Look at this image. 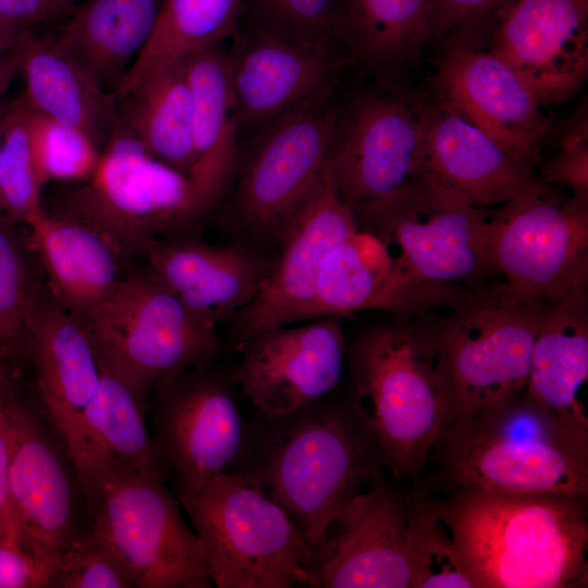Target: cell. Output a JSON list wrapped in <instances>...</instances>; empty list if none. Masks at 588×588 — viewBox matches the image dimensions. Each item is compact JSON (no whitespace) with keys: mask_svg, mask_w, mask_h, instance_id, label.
I'll return each instance as SVG.
<instances>
[{"mask_svg":"<svg viewBox=\"0 0 588 588\" xmlns=\"http://www.w3.org/2000/svg\"><path fill=\"white\" fill-rule=\"evenodd\" d=\"M21 40L0 54V105L4 102L3 97L7 90L20 74Z\"/></svg>","mask_w":588,"mask_h":588,"instance_id":"bcb514c9","label":"cell"},{"mask_svg":"<svg viewBox=\"0 0 588 588\" xmlns=\"http://www.w3.org/2000/svg\"><path fill=\"white\" fill-rule=\"evenodd\" d=\"M480 44L515 70L540 107L566 102L588 77V0H507Z\"/></svg>","mask_w":588,"mask_h":588,"instance_id":"ac0fdd59","label":"cell"},{"mask_svg":"<svg viewBox=\"0 0 588 588\" xmlns=\"http://www.w3.org/2000/svg\"><path fill=\"white\" fill-rule=\"evenodd\" d=\"M22 98L38 114L86 133L103 150L118 121L114 94L53 38L25 34L21 42Z\"/></svg>","mask_w":588,"mask_h":588,"instance_id":"f1b7e54d","label":"cell"},{"mask_svg":"<svg viewBox=\"0 0 588 588\" xmlns=\"http://www.w3.org/2000/svg\"><path fill=\"white\" fill-rule=\"evenodd\" d=\"M134 583L110 544L89 524L54 567L48 588H132Z\"/></svg>","mask_w":588,"mask_h":588,"instance_id":"ab89813d","label":"cell"},{"mask_svg":"<svg viewBox=\"0 0 588 588\" xmlns=\"http://www.w3.org/2000/svg\"><path fill=\"white\" fill-rule=\"evenodd\" d=\"M471 289L425 282L409 275L380 240L357 230L324 257L313 320L363 310L407 317L455 306Z\"/></svg>","mask_w":588,"mask_h":588,"instance_id":"603a6c76","label":"cell"},{"mask_svg":"<svg viewBox=\"0 0 588 588\" xmlns=\"http://www.w3.org/2000/svg\"><path fill=\"white\" fill-rule=\"evenodd\" d=\"M339 102L338 90L323 94L249 136L230 189L231 226L279 245L323 176Z\"/></svg>","mask_w":588,"mask_h":588,"instance_id":"9c48e42d","label":"cell"},{"mask_svg":"<svg viewBox=\"0 0 588 588\" xmlns=\"http://www.w3.org/2000/svg\"><path fill=\"white\" fill-rule=\"evenodd\" d=\"M66 4H69L71 8H74V0H63Z\"/></svg>","mask_w":588,"mask_h":588,"instance_id":"f907efd6","label":"cell"},{"mask_svg":"<svg viewBox=\"0 0 588 588\" xmlns=\"http://www.w3.org/2000/svg\"><path fill=\"white\" fill-rule=\"evenodd\" d=\"M434 478L454 490L588 497V428L523 392L445 427Z\"/></svg>","mask_w":588,"mask_h":588,"instance_id":"3957f363","label":"cell"},{"mask_svg":"<svg viewBox=\"0 0 588 588\" xmlns=\"http://www.w3.org/2000/svg\"><path fill=\"white\" fill-rule=\"evenodd\" d=\"M0 434L19 546L53 569L88 524L76 467L40 409L0 376Z\"/></svg>","mask_w":588,"mask_h":588,"instance_id":"30bf717a","label":"cell"},{"mask_svg":"<svg viewBox=\"0 0 588 588\" xmlns=\"http://www.w3.org/2000/svg\"><path fill=\"white\" fill-rule=\"evenodd\" d=\"M431 85L516 160L534 169L554 127L522 77L480 42L454 34Z\"/></svg>","mask_w":588,"mask_h":588,"instance_id":"e0dca14e","label":"cell"},{"mask_svg":"<svg viewBox=\"0 0 588 588\" xmlns=\"http://www.w3.org/2000/svg\"><path fill=\"white\" fill-rule=\"evenodd\" d=\"M588 379V291L550 304L535 339L527 394L549 412L588 428L579 392Z\"/></svg>","mask_w":588,"mask_h":588,"instance_id":"4dcf8cb0","label":"cell"},{"mask_svg":"<svg viewBox=\"0 0 588 588\" xmlns=\"http://www.w3.org/2000/svg\"><path fill=\"white\" fill-rule=\"evenodd\" d=\"M244 7L245 0H161L151 34L115 97L149 73L233 39L240 32Z\"/></svg>","mask_w":588,"mask_h":588,"instance_id":"836d02e7","label":"cell"},{"mask_svg":"<svg viewBox=\"0 0 588 588\" xmlns=\"http://www.w3.org/2000/svg\"><path fill=\"white\" fill-rule=\"evenodd\" d=\"M166 481L133 469L107 473L87 503L89 524L136 588H210L203 543Z\"/></svg>","mask_w":588,"mask_h":588,"instance_id":"7c38bea8","label":"cell"},{"mask_svg":"<svg viewBox=\"0 0 588 588\" xmlns=\"http://www.w3.org/2000/svg\"><path fill=\"white\" fill-rule=\"evenodd\" d=\"M99 363V387L83 416L71 456L86 505L101 478L113 469H133L168 480L148 428L147 399L119 373Z\"/></svg>","mask_w":588,"mask_h":588,"instance_id":"484cf974","label":"cell"},{"mask_svg":"<svg viewBox=\"0 0 588 588\" xmlns=\"http://www.w3.org/2000/svg\"><path fill=\"white\" fill-rule=\"evenodd\" d=\"M335 38L353 64L397 79L432 39L429 0H335Z\"/></svg>","mask_w":588,"mask_h":588,"instance_id":"f546056e","label":"cell"},{"mask_svg":"<svg viewBox=\"0 0 588 588\" xmlns=\"http://www.w3.org/2000/svg\"><path fill=\"white\" fill-rule=\"evenodd\" d=\"M235 368H195L157 384L147 397L156 454L180 502L237 464L247 425Z\"/></svg>","mask_w":588,"mask_h":588,"instance_id":"4fadbf2b","label":"cell"},{"mask_svg":"<svg viewBox=\"0 0 588 588\" xmlns=\"http://www.w3.org/2000/svg\"><path fill=\"white\" fill-rule=\"evenodd\" d=\"M549 305L491 280L432 314L443 429L526 390L535 339Z\"/></svg>","mask_w":588,"mask_h":588,"instance_id":"5b68a950","label":"cell"},{"mask_svg":"<svg viewBox=\"0 0 588 588\" xmlns=\"http://www.w3.org/2000/svg\"><path fill=\"white\" fill-rule=\"evenodd\" d=\"M408 501L383 478L353 497L310 544L314 588H412Z\"/></svg>","mask_w":588,"mask_h":588,"instance_id":"2e32d148","label":"cell"},{"mask_svg":"<svg viewBox=\"0 0 588 588\" xmlns=\"http://www.w3.org/2000/svg\"><path fill=\"white\" fill-rule=\"evenodd\" d=\"M160 3L86 0L72 9L53 39L105 90L115 94L151 34Z\"/></svg>","mask_w":588,"mask_h":588,"instance_id":"1f68e13d","label":"cell"},{"mask_svg":"<svg viewBox=\"0 0 588 588\" xmlns=\"http://www.w3.org/2000/svg\"><path fill=\"white\" fill-rule=\"evenodd\" d=\"M420 94L376 78L340 99L326 158L338 197L354 212L419 175Z\"/></svg>","mask_w":588,"mask_h":588,"instance_id":"5bb4252c","label":"cell"},{"mask_svg":"<svg viewBox=\"0 0 588 588\" xmlns=\"http://www.w3.org/2000/svg\"><path fill=\"white\" fill-rule=\"evenodd\" d=\"M489 208L414 176L355 213L357 228L380 240L415 279L474 289L497 277L489 252Z\"/></svg>","mask_w":588,"mask_h":588,"instance_id":"ba28073f","label":"cell"},{"mask_svg":"<svg viewBox=\"0 0 588 588\" xmlns=\"http://www.w3.org/2000/svg\"><path fill=\"white\" fill-rule=\"evenodd\" d=\"M433 313L394 317L346 348L351 390L396 478L421 473L444 427Z\"/></svg>","mask_w":588,"mask_h":588,"instance_id":"277c9868","label":"cell"},{"mask_svg":"<svg viewBox=\"0 0 588 588\" xmlns=\"http://www.w3.org/2000/svg\"><path fill=\"white\" fill-rule=\"evenodd\" d=\"M558 151L541 163L539 177L547 184L568 187L573 197L588 201V117L587 102L576 110L555 132Z\"/></svg>","mask_w":588,"mask_h":588,"instance_id":"60d3db41","label":"cell"},{"mask_svg":"<svg viewBox=\"0 0 588 588\" xmlns=\"http://www.w3.org/2000/svg\"><path fill=\"white\" fill-rule=\"evenodd\" d=\"M492 267L518 296L556 304L588 285V201L558 191L489 208Z\"/></svg>","mask_w":588,"mask_h":588,"instance_id":"9a60e30c","label":"cell"},{"mask_svg":"<svg viewBox=\"0 0 588 588\" xmlns=\"http://www.w3.org/2000/svg\"><path fill=\"white\" fill-rule=\"evenodd\" d=\"M72 9L63 0H0V17L28 29L59 21Z\"/></svg>","mask_w":588,"mask_h":588,"instance_id":"ee69618b","label":"cell"},{"mask_svg":"<svg viewBox=\"0 0 588 588\" xmlns=\"http://www.w3.org/2000/svg\"><path fill=\"white\" fill-rule=\"evenodd\" d=\"M40 289L15 223L0 213V341L11 355H26L28 328Z\"/></svg>","mask_w":588,"mask_h":588,"instance_id":"8d00e7d4","label":"cell"},{"mask_svg":"<svg viewBox=\"0 0 588 588\" xmlns=\"http://www.w3.org/2000/svg\"><path fill=\"white\" fill-rule=\"evenodd\" d=\"M344 53L301 46L249 27L226 50V71L240 137L308 101L338 90ZM248 136V137H249Z\"/></svg>","mask_w":588,"mask_h":588,"instance_id":"ffe728a7","label":"cell"},{"mask_svg":"<svg viewBox=\"0 0 588 588\" xmlns=\"http://www.w3.org/2000/svg\"><path fill=\"white\" fill-rule=\"evenodd\" d=\"M117 101L118 122L154 159L189 177L193 98L183 62L149 73Z\"/></svg>","mask_w":588,"mask_h":588,"instance_id":"d6a6232c","label":"cell"},{"mask_svg":"<svg viewBox=\"0 0 588 588\" xmlns=\"http://www.w3.org/2000/svg\"><path fill=\"white\" fill-rule=\"evenodd\" d=\"M507 0H429L432 39L443 41L453 33L486 27Z\"/></svg>","mask_w":588,"mask_h":588,"instance_id":"b9f144b4","label":"cell"},{"mask_svg":"<svg viewBox=\"0 0 588 588\" xmlns=\"http://www.w3.org/2000/svg\"><path fill=\"white\" fill-rule=\"evenodd\" d=\"M218 588H314L310 546L277 503L234 470L181 502Z\"/></svg>","mask_w":588,"mask_h":588,"instance_id":"8992f818","label":"cell"},{"mask_svg":"<svg viewBox=\"0 0 588 588\" xmlns=\"http://www.w3.org/2000/svg\"><path fill=\"white\" fill-rule=\"evenodd\" d=\"M54 213L91 226L119 254L143 252L151 238L206 215L189 179L154 159L118 121L95 172Z\"/></svg>","mask_w":588,"mask_h":588,"instance_id":"8fae6325","label":"cell"},{"mask_svg":"<svg viewBox=\"0 0 588 588\" xmlns=\"http://www.w3.org/2000/svg\"><path fill=\"white\" fill-rule=\"evenodd\" d=\"M0 543L19 546V534L12 506L8 461L3 439L0 434ZM20 547V546H19Z\"/></svg>","mask_w":588,"mask_h":588,"instance_id":"f6af8a7d","label":"cell"},{"mask_svg":"<svg viewBox=\"0 0 588 588\" xmlns=\"http://www.w3.org/2000/svg\"><path fill=\"white\" fill-rule=\"evenodd\" d=\"M252 28L301 46L342 52L335 38V0H245Z\"/></svg>","mask_w":588,"mask_h":588,"instance_id":"f35d334b","label":"cell"},{"mask_svg":"<svg viewBox=\"0 0 588 588\" xmlns=\"http://www.w3.org/2000/svg\"><path fill=\"white\" fill-rule=\"evenodd\" d=\"M9 105L10 103H7V102H2L0 105V139H1L2 134H3Z\"/></svg>","mask_w":588,"mask_h":588,"instance_id":"681fc988","label":"cell"},{"mask_svg":"<svg viewBox=\"0 0 588 588\" xmlns=\"http://www.w3.org/2000/svg\"><path fill=\"white\" fill-rule=\"evenodd\" d=\"M357 230L354 212L338 197L324 168L319 185L281 238L266 282L231 319L232 348L238 352L261 331L313 320L322 261Z\"/></svg>","mask_w":588,"mask_h":588,"instance_id":"d6986e66","label":"cell"},{"mask_svg":"<svg viewBox=\"0 0 588 588\" xmlns=\"http://www.w3.org/2000/svg\"><path fill=\"white\" fill-rule=\"evenodd\" d=\"M428 501L476 588L586 586V499L460 489Z\"/></svg>","mask_w":588,"mask_h":588,"instance_id":"7a4b0ae2","label":"cell"},{"mask_svg":"<svg viewBox=\"0 0 588 588\" xmlns=\"http://www.w3.org/2000/svg\"><path fill=\"white\" fill-rule=\"evenodd\" d=\"M193 98V164L189 181L206 215L230 192L241 155L240 131L221 45L185 57Z\"/></svg>","mask_w":588,"mask_h":588,"instance_id":"4316f807","label":"cell"},{"mask_svg":"<svg viewBox=\"0 0 588 588\" xmlns=\"http://www.w3.org/2000/svg\"><path fill=\"white\" fill-rule=\"evenodd\" d=\"M147 269L198 318L216 327L231 320L259 292L274 259L250 243L151 238Z\"/></svg>","mask_w":588,"mask_h":588,"instance_id":"d4e9b609","label":"cell"},{"mask_svg":"<svg viewBox=\"0 0 588 588\" xmlns=\"http://www.w3.org/2000/svg\"><path fill=\"white\" fill-rule=\"evenodd\" d=\"M99 360L143 396L181 372L215 365L224 344L147 268L122 277L85 320Z\"/></svg>","mask_w":588,"mask_h":588,"instance_id":"52a82bcc","label":"cell"},{"mask_svg":"<svg viewBox=\"0 0 588 588\" xmlns=\"http://www.w3.org/2000/svg\"><path fill=\"white\" fill-rule=\"evenodd\" d=\"M29 30L0 17V54L15 46Z\"/></svg>","mask_w":588,"mask_h":588,"instance_id":"7dc6e473","label":"cell"},{"mask_svg":"<svg viewBox=\"0 0 588 588\" xmlns=\"http://www.w3.org/2000/svg\"><path fill=\"white\" fill-rule=\"evenodd\" d=\"M26 356L34 366L40 412L71 457L101 368L85 324L50 292L40 291L34 306Z\"/></svg>","mask_w":588,"mask_h":588,"instance_id":"cb8c5ba5","label":"cell"},{"mask_svg":"<svg viewBox=\"0 0 588 588\" xmlns=\"http://www.w3.org/2000/svg\"><path fill=\"white\" fill-rule=\"evenodd\" d=\"M385 468L351 387L286 413L255 408L232 470L277 503L309 546L367 481Z\"/></svg>","mask_w":588,"mask_h":588,"instance_id":"6da1fadb","label":"cell"},{"mask_svg":"<svg viewBox=\"0 0 588 588\" xmlns=\"http://www.w3.org/2000/svg\"><path fill=\"white\" fill-rule=\"evenodd\" d=\"M261 331L240 348L241 395L256 409L286 413L329 395L341 382L346 345L338 317Z\"/></svg>","mask_w":588,"mask_h":588,"instance_id":"44dd1931","label":"cell"},{"mask_svg":"<svg viewBox=\"0 0 588 588\" xmlns=\"http://www.w3.org/2000/svg\"><path fill=\"white\" fill-rule=\"evenodd\" d=\"M53 567L19 546L0 543V588L49 587Z\"/></svg>","mask_w":588,"mask_h":588,"instance_id":"7bdbcfd3","label":"cell"},{"mask_svg":"<svg viewBox=\"0 0 588 588\" xmlns=\"http://www.w3.org/2000/svg\"><path fill=\"white\" fill-rule=\"evenodd\" d=\"M420 99L424 135L419 175L481 208L556 191L499 147L432 85L420 93Z\"/></svg>","mask_w":588,"mask_h":588,"instance_id":"7402d4cb","label":"cell"},{"mask_svg":"<svg viewBox=\"0 0 588 588\" xmlns=\"http://www.w3.org/2000/svg\"><path fill=\"white\" fill-rule=\"evenodd\" d=\"M29 108L22 98L9 105L0 139V213L27 224L44 208L30 149Z\"/></svg>","mask_w":588,"mask_h":588,"instance_id":"d590c367","label":"cell"},{"mask_svg":"<svg viewBox=\"0 0 588 588\" xmlns=\"http://www.w3.org/2000/svg\"><path fill=\"white\" fill-rule=\"evenodd\" d=\"M27 225L50 294L76 318L85 320L121 281L120 254L91 226L45 209Z\"/></svg>","mask_w":588,"mask_h":588,"instance_id":"83f0119b","label":"cell"},{"mask_svg":"<svg viewBox=\"0 0 588 588\" xmlns=\"http://www.w3.org/2000/svg\"><path fill=\"white\" fill-rule=\"evenodd\" d=\"M407 501L412 588H476L428 498L415 495Z\"/></svg>","mask_w":588,"mask_h":588,"instance_id":"e575fe53","label":"cell"},{"mask_svg":"<svg viewBox=\"0 0 588 588\" xmlns=\"http://www.w3.org/2000/svg\"><path fill=\"white\" fill-rule=\"evenodd\" d=\"M12 357L9 350L0 341V376L11 375L9 369V359Z\"/></svg>","mask_w":588,"mask_h":588,"instance_id":"c3c4849f","label":"cell"},{"mask_svg":"<svg viewBox=\"0 0 588 588\" xmlns=\"http://www.w3.org/2000/svg\"><path fill=\"white\" fill-rule=\"evenodd\" d=\"M28 132L40 184L84 182L95 172L101 148L81 130L63 125L29 109Z\"/></svg>","mask_w":588,"mask_h":588,"instance_id":"74e56055","label":"cell"}]
</instances>
